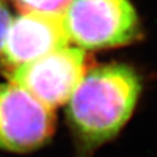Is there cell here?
<instances>
[{
  "mask_svg": "<svg viewBox=\"0 0 157 157\" xmlns=\"http://www.w3.org/2000/svg\"><path fill=\"white\" fill-rule=\"evenodd\" d=\"M63 20L71 41L87 50L125 46L140 35L139 17L129 0H71Z\"/></svg>",
  "mask_w": 157,
  "mask_h": 157,
  "instance_id": "7a4b0ae2",
  "label": "cell"
},
{
  "mask_svg": "<svg viewBox=\"0 0 157 157\" xmlns=\"http://www.w3.org/2000/svg\"><path fill=\"white\" fill-rule=\"evenodd\" d=\"M84 74L86 53L68 46L14 68L9 79L53 110L68 101Z\"/></svg>",
  "mask_w": 157,
  "mask_h": 157,
  "instance_id": "3957f363",
  "label": "cell"
},
{
  "mask_svg": "<svg viewBox=\"0 0 157 157\" xmlns=\"http://www.w3.org/2000/svg\"><path fill=\"white\" fill-rule=\"evenodd\" d=\"M11 20H13V17H11L9 10L3 4H0V51H2V48L4 46Z\"/></svg>",
  "mask_w": 157,
  "mask_h": 157,
  "instance_id": "52a82bcc",
  "label": "cell"
},
{
  "mask_svg": "<svg viewBox=\"0 0 157 157\" xmlns=\"http://www.w3.org/2000/svg\"><path fill=\"white\" fill-rule=\"evenodd\" d=\"M141 89L140 77L126 64L111 63L86 72L66 103L77 157H92L120 134Z\"/></svg>",
  "mask_w": 157,
  "mask_h": 157,
  "instance_id": "6da1fadb",
  "label": "cell"
},
{
  "mask_svg": "<svg viewBox=\"0 0 157 157\" xmlns=\"http://www.w3.org/2000/svg\"><path fill=\"white\" fill-rule=\"evenodd\" d=\"M16 2L22 13L40 11L63 14L71 0H16Z\"/></svg>",
  "mask_w": 157,
  "mask_h": 157,
  "instance_id": "8992f818",
  "label": "cell"
},
{
  "mask_svg": "<svg viewBox=\"0 0 157 157\" xmlns=\"http://www.w3.org/2000/svg\"><path fill=\"white\" fill-rule=\"evenodd\" d=\"M56 129V115L22 88L0 84V148L26 153L46 145Z\"/></svg>",
  "mask_w": 157,
  "mask_h": 157,
  "instance_id": "277c9868",
  "label": "cell"
},
{
  "mask_svg": "<svg viewBox=\"0 0 157 157\" xmlns=\"http://www.w3.org/2000/svg\"><path fill=\"white\" fill-rule=\"evenodd\" d=\"M63 14L29 11L11 20L4 46L3 61L14 68L68 47Z\"/></svg>",
  "mask_w": 157,
  "mask_h": 157,
  "instance_id": "5b68a950",
  "label": "cell"
}]
</instances>
